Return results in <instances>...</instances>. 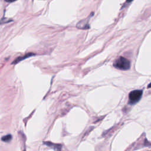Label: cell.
<instances>
[{
  "mask_svg": "<svg viewBox=\"0 0 151 151\" xmlns=\"http://www.w3.org/2000/svg\"><path fill=\"white\" fill-rule=\"evenodd\" d=\"M113 66L119 70H127L130 67V62L128 59L120 56L115 60Z\"/></svg>",
  "mask_w": 151,
  "mask_h": 151,
  "instance_id": "6da1fadb",
  "label": "cell"
},
{
  "mask_svg": "<svg viewBox=\"0 0 151 151\" xmlns=\"http://www.w3.org/2000/svg\"><path fill=\"white\" fill-rule=\"evenodd\" d=\"M44 143H45L46 145H47V146H50V147H53L54 149H57V150L60 149H61V147L60 145H54V144L51 143H50V142H45Z\"/></svg>",
  "mask_w": 151,
  "mask_h": 151,
  "instance_id": "8992f818",
  "label": "cell"
},
{
  "mask_svg": "<svg viewBox=\"0 0 151 151\" xmlns=\"http://www.w3.org/2000/svg\"><path fill=\"white\" fill-rule=\"evenodd\" d=\"M12 139V136L11 134H7L2 137L1 140L4 142H9Z\"/></svg>",
  "mask_w": 151,
  "mask_h": 151,
  "instance_id": "5b68a950",
  "label": "cell"
},
{
  "mask_svg": "<svg viewBox=\"0 0 151 151\" xmlns=\"http://www.w3.org/2000/svg\"><path fill=\"white\" fill-rule=\"evenodd\" d=\"M143 91L141 90H135L131 91L129 95V103L130 104H134L139 101L142 97Z\"/></svg>",
  "mask_w": 151,
  "mask_h": 151,
  "instance_id": "7a4b0ae2",
  "label": "cell"
},
{
  "mask_svg": "<svg viewBox=\"0 0 151 151\" xmlns=\"http://www.w3.org/2000/svg\"><path fill=\"white\" fill-rule=\"evenodd\" d=\"M35 55V54H33V53H28V54H25V55H24V56L19 57L17 58L12 62V64H17L18 63L21 61L22 60H24V59H26V58H28V57H31V56H32V55Z\"/></svg>",
  "mask_w": 151,
  "mask_h": 151,
  "instance_id": "277c9868",
  "label": "cell"
},
{
  "mask_svg": "<svg viewBox=\"0 0 151 151\" xmlns=\"http://www.w3.org/2000/svg\"><path fill=\"white\" fill-rule=\"evenodd\" d=\"M132 1H133V0H126V3H130V2H132Z\"/></svg>",
  "mask_w": 151,
  "mask_h": 151,
  "instance_id": "52a82bcc",
  "label": "cell"
},
{
  "mask_svg": "<svg viewBox=\"0 0 151 151\" xmlns=\"http://www.w3.org/2000/svg\"><path fill=\"white\" fill-rule=\"evenodd\" d=\"M94 12H91V14L86 19H84L83 20L80 21L77 24V28L78 29H87L90 28V25L88 24L89 19L93 15Z\"/></svg>",
  "mask_w": 151,
  "mask_h": 151,
  "instance_id": "3957f363",
  "label": "cell"
}]
</instances>
